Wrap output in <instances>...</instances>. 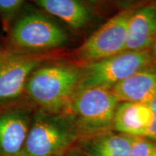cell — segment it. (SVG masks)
<instances>
[{"label": "cell", "mask_w": 156, "mask_h": 156, "mask_svg": "<svg viewBox=\"0 0 156 156\" xmlns=\"http://www.w3.org/2000/svg\"><path fill=\"white\" fill-rule=\"evenodd\" d=\"M81 77L80 67L46 63L31 74L25 92L41 109L59 113L78 90Z\"/></svg>", "instance_id": "cell-1"}, {"label": "cell", "mask_w": 156, "mask_h": 156, "mask_svg": "<svg viewBox=\"0 0 156 156\" xmlns=\"http://www.w3.org/2000/svg\"><path fill=\"white\" fill-rule=\"evenodd\" d=\"M119 101L111 89L103 87L80 88L59 112L77 131L90 135L106 132L113 125Z\"/></svg>", "instance_id": "cell-2"}, {"label": "cell", "mask_w": 156, "mask_h": 156, "mask_svg": "<svg viewBox=\"0 0 156 156\" xmlns=\"http://www.w3.org/2000/svg\"><path fill=\"white\" fill-rule=\"evenodd\" d=\"M77 132L60 113L39 109L31 121L23 156L58 155L69 148Z\"/></svg>", "instance_id": "cell-3"}, {"label": "cell", "mask_w": 156, "mask_h": 156, "mask_svg": "<svg viewBox=\"0 0 156 156\" xmlns=\"http://www.w3.org/2000/svg\"><path fill=\"white\" fill-rule=\"evenodd\" d=\"M53 56L51 52L0 51V106L17 101L25 91L31 74Z\"/></svg>", "instance_id": "cell-4"}, {"label": "cell", "mask_w": 156, "mask_h": 156, "mask_svg": "<svg viewBox=\"0 0 156 156\" xmlns=\"http://www.w3.org/2000/svg\"><path fill=\"white\" fill-rule=\"evenodd\" d=\"M153 64L149 50L125 51L82 67L78 89L90 87L112 88L114 85Z\"/></svg>", "instance_id": "cell-5"}, {"label": "cell", "mask_w": 156, "mask_h": 156, "mask_svg": "<svg viewBox=\"0 0 156 156\" xmlns=\"http://www.w3.org/2000/svg\"><path fill=\"white\" fill-rule=\"evenodd\" d=\"M15 49L29 52H50L67 42L65 32L48 17L28 13L17 20L11 30Z\"/></svg>", "instance_id": "cell-6"}, {"label": "cell", "mask_w": 156, "mask_h": 156, "mask_svg": "<svg viewBox=\"0 0 156 156\" xmlns=\"http://www.w3.org/2000/svg\"><path fill=\"white\" fill-rule=\"evenodd\" d=\"M134 10L125 9L109 19L75 50V57L87 64L125 51L129 21Z\"/></svg>", "instance_id": "cell-7"}, {"label": "cell", "mask_w": 156, "mask_h": 156, "mask_svg": "<svg viewBox=\"0 0 156 156\" xmlns=\"http://www.w3.org/2000/svg\"><path fill=\"white\" fill-rule=\"evenodd\" d=\"M32 118L28 107L12 105L0 108V156L23 153Z\"/></svg>", "instance_id": "cell-8"}, {"label": "cell", "mask_w": 156, "mask_h": 156, "mask_svg": "<svg viewBox=\"0 0 156 156\" xmlns=\"http://www.w3.org/2000/svg\"><path fill=\"white\" fill-rule=\"evenodd\" d=\"M110 89L119 102L149 103L156 97V69L136 72Z\"/></svg>", "instance_id": "cell-9"}, {"label": "cell", "mask_w": 156, "mask_h": 156, "mask_svg": "<svg viewBox=\"0 0 156 156\" xmlns=\"http://www.w3.org/2000/svg\"><path fill=\"white\" fill-rule=\"evenodd\" d=\"M153 119V113L148 103L124 102L117 107L113 126L120 133L145 137Z\"/></svg>", "instance_id": "cell-10"}, {"label": "cell", "mask_w": 156, "mask_h": 156, "mask_svg": "<svg viewBox=\"0 0 156 156\" xmlns=\"http://www.w3.org/2000/svg\"><path fill=\"white\" fill-rule=\"evenodd\" d=\"M156 38V5L134 10L129 21L126 51H145Z\"/></svg>", "instance_id": "cell-11"}, {"label": "cell", "mask_w": 156, "mask_h": 156, "mask_svg": "<svg viewBox=\"0 0 156 156\" xmlns=\"http://www.w3.org/2000/svg\"><path fill=\"white\" fill-rule=\"evenodd\" d=\"M134 137L106 131L84 140L80 148L86 156H128Z\"/></svg>", "instance_id": "cell-12"}, {"label": "cell", "mask_w": 156, "mask_h": 156, "mask_svg": "<svg viewBox=\"0 0 156 156\" xmlns=\"http://www.w3.org/2000/svg\"><path fill=\"white\" fill-rule=\"evenodd\" d=\"M35 3L74 29L84 28L91 20L87 6L76 0H37Z\"/></svg>", "instance_id": "cell-13"}, {"label": "cell", "mask_w": 156, "mask_h": 156, "mask_svg": "<svg viewBox=\"0 0 156 156\" xmlns=\"http://www.w3.org/2000/svg\"><path fill=\"white\" fill-rule=\"evenodd\" d=\"M24 4L23 0H0V18L5 30L9 28L12 22L22 10Z\"/></svg>", "instance_id": "cell-14"}, {"label": "cell", "mask_w": 156, "mask_h": 156, "mask_svg": "<svg viewBox=\"0 0 156 156\" xmlns=\"http://www.w3.org/2000/svg\"><path fill=\"white\" fill-rule=\"evenodd\" d=\"M128 156H156V141L135 136Z\"/></svg>", "instance_id": "cell-15"}, {"label": "cell", "mask_w": 156, "mask_h": 156, "mask_svg": "<svg viewBox=\"0 0 156 156\" xmlns=\"http://www.w3.org/2000/svg\"><path fill=\"white\" fill-rule=\"evenodd\" d=\"M148 103H149L150 106L151 107L152 111H153V119L151 126L146 132L145 137L156 141V97Z\"/></svg>", "instance_id": "cell-16"}, {"label": "cell", "mask_w": 156, "mask_h": 156, "mask_svg": "<svg viewBox=\"0 0 156 156\" xmlns=\"http://www.w3.org/2000/svg\"><path fill=\"white\" fill-rule=\"evenodd\" d=\"M150 54H151L152 59H153V64H156V38L154 40L153 44L149 48Z\"/></svg>", "instance_id": "cell-17"}]
</instances>
